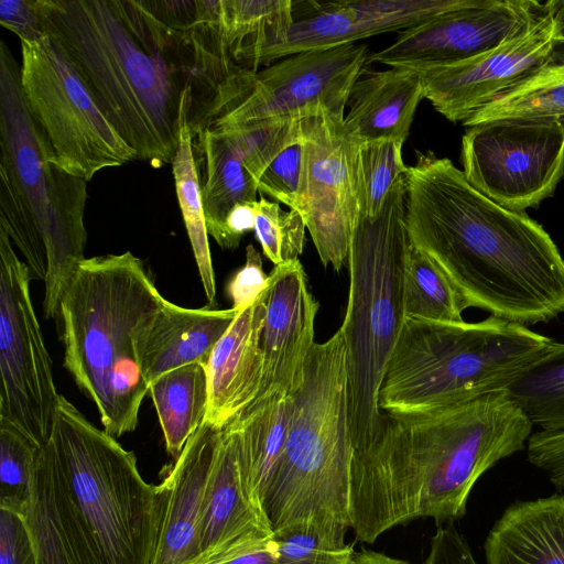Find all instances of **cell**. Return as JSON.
<instances>
[{"label":"cell","instance_id":"37","mask_svg":"<svg viewBox=\"0 0 564 564\" xmlns=\"http://www.w3.org/2000/svg\"><path fill=\"white\" fill-rule=\"evenodd\" d=\"M28 508L0 499V564H40Z\"/></svg>","mask_w":564,"mask_h":564},{"label":"cell","instance_id":"1","mask_svg":"<svg viewBox=\"0 0 564 564\" xmlns=\"http://www.w3.org/2000/svg\"><path fill=\"white\" fill-rule=\"evenodd\" d=\"M42 26L138 160L172 163L184 126L196 138L232 105L242 67L225 41L220 0L189 25L148 0H40Z\"/></svg>","mask_w":564,"mask_h":564},{"label":"cell","instance_id":"17","mask_svg":"<svg viewBox=\"0 0 564 564\" xmlns=\"http://www.w3.org/2000/svg\"><path fill=\"white\" fill-rule=\"evenodd\" d=\"M473 0H339L311 1L294 19L285 40L268 51L259 67L296 53L326 50L392 31H404Z\"/></svg>","mask_w":564,"mask_h":564},{"label":"cell","instance_id":"10","mask_svg":"<svg viewBox=\"0 0 564 564\" xmlns=\"http://www.w3.org/2000/svg\"><path fill=\"white\" fill-rule=\"evenodd\" d=\"M20 65L25 105L63 170L89 182L138 160L51 37L21 42Z\"/></svg>","mask_w":564,"mask_h":564},{"label":"cell","instance_id":"15","mask_svg":"<svg viewBox=\"0 0 564 564\" xmlns=\"http://www.w3.org/2000/svg\"><path fill=\"white\" fill-rule=\"evenodd\" d=\"M368 59V47L351 43L296 53L257 72L243 68L239 97L213 123L303 118L321 109L345 117Z\"/></svg>","mask_w":564,"mask_h":564},{"label":"cell","instance_id":"40","mask_svg":"<svg viewBox=\"0 0 564 564\" xmlns=\"http://www.w3.org/2000/svg\"><path fill=\"white\" fill-rule=\"evenodd\" d=\"M269 275L262 268L260 253L252 245L246 248V262L231 278L227 292L235 311L240 312L251 305L268 288Z\"/></svg>","mask_w":564,"mask_h":564},{"label":"cell","instance_id":"42","mask_svg":"<svg viewBox=\"0 0 564 564\" xmlns=\"http://www.w3.org/2000/svg\"><path fill=\"white\" fill-rule=\"evenodd\" d=\"M0 23L19 36L21 42H37L46 36L40 0H1Z\"/></svg>","mask_w":564,"mask_h":564},{"label":"cell","instance_id":"25","mask_svg":"<svg viewBox=\"0 0 564 564\" xmlns=\"http://www.w3.org/2000/svg\"><path fill=\"white\" fill-rule=\"evenodd\" d=\"M293 405L294 395L265 397L251 402L225 426L236 436L246 487L261 506L284 447Z\"/></svg>","mask_w":564,"mask_h":564},{"label":"cell","instance_id":"31","mask_svg":"<svg viewBox=\"0 0 564 564\" xmlns=\"http://www.w3.org/2000/svg\"><path fill=\"white\" fill-rule=\"evenodd\" d=\"M193 140L194 138L189 127L187 124L184 126L171 164L176 197L200 281L209 305H214L216 299V281Z\"/></svg>","mask_w":564,"mask_h":564},{"label":"cell","instance_id":"22","mask_svg":"<svg viewBox=\"0 0 564 564\" xmlns=\"http://www.w3.org/2000/svg\"><path fill=\"white\" fill-rule=\"evenodd\" d=\"M423 98V77L413 68L362 73L351 87L344 127L361 143L383 139L404 142Z\"/></svg>","mask_w":564,"mask_h":564},{"label":"cell","instance_id":"36","mask_svg":"<svg viewBox=\"0 0 564 564\" xmlns=\"http://www.w3.org/2000/svg\"><path fill=\"white\" fill-rule=\"evenodd\" d=\"M403 143L395 139L361 143L364 213L370 219L379 216L392 186L409 170L402 159Z\"/></svg>","mask_w":564,"mask_h":564},{"label":"cell","instance_id":"33","mask_svg":"<svg viewBox=\"0 0 564 564\" xmlns=\"http://www.w3.org/2000/svg\"><path fill=\"white\" fill-rule=\"evenodd\" d=\"M302 118L267 119L236 124L213 123L259 182L268 165L300 137Z\"/></svg>","mask_w":564,"mask_h":564},{"label":"cell","instance_id":"38","mask_svg":"<svg viewBox=\"0 0 564 564\" xmlns=\"http://www.w3.org/2000/svg\"><path fill=\"white\" fill-rule=\"evenodd\" d=\"M280 564H349L351 544L333 545L304 531L275 535Z\"/></svg>","mask_w":564,"mask_h":564},{"label":"cell","instance_id":"41","mask_svg":"<svg viewBox=\"0 0 564 564\" xmlns=\"http://www.w3.org/2000/svg\"><path fill=\"white\" fill-rule=\"evenodd\" d=\"M527 456L532 465L547 474L558 490L564 489V431L531 434Z\"/></svg>","mask_w":564,"mask_h":564},{"label":"cell","instance_id":"19","mask_svg":"<svg viewBox=\"0 0 564 564\" xmlns=\"http://www.w3.org/2000/svg\"><path fill=\"white\" fill-rule=\"evenodd\" d=\"M263 507L243 481L235 434L224 427L207 481L195 564H219L274 538Z\"/></svg>","mask_w":564,"mask_h":564},{"label":"cell","instance_id":"23","mask_svg":"<svg viewBox=\"0 0 564 564\" xmlns=\"http://www.w3.org/2000/svg\"><path fill=\"white\" fill-rule=\"evenodd\" d=\"M238 313L234 308H185L164 299L143 346L142 372L148 384L176 368L206 365Z\"/></svg>","mask_w":564,"mask_h":564},{"label":"cell","instance_id":"8","mask_svg":"<svg viewBox=\"0 0 564 564\" xmlns=\"http://www.w3.org/2000/svg\"><path fill=\"white\" fill-rule=\"evenodd\" d=\"M406 191L405 174L392 186L378 217L370 219L362 209L349 248V295L340 330L354 451L366 447L381 430L379 391L405 318L404 272L411 248Z\"/></svg>","mask_w":564,"mask_h":564},{"label":"cell","instance_id":"5","mask_svg":"<svg viewBox=\"0 0 564 564\" xmlns=\"http://www.w3.org/2000/svg\"><path fill=\"white\" fill-rule=\"evenodd\" d=\"M0 228L44 283L43 314L57 318L85 259L87 181L63 170L22 93L21 65L0 44Z\"/></svg>","mask_w":564,"mask_h":564},{"label":"cell","instance_id":"45","mask_svg":"<svg viewBox=\"0 0 564 564\" xmlns=\"http://www.w3.org/2000/svg\"><path fill=\"white\" fill-rule=\"evenodd\" d=\"M219 564H280L275 536L237 557Z\"/></svg>","mask_w":564,"mask_h":564},{"label":"cell","instance_id":"24","mask_svg":"<svg viewBox=\"0 0 564 564\" xmlns=\"http://www.w3.org/2000/svg\"><path fill=\"white\" fill-rule=\"evenodd\" d=\"M484 550L487 564H564V495L509 506Z\"/></svg>","mask_w":564,"mask_h":564},{"label":"cell","instance_id":"35","mask_svg":"<svg viewBox=\"0 0 564 564\" xmlns=\"http://www.w3.org/2000/svg\"><path fill=\"white\" fill-rule=\"evenodd\" d=\"M40 449L15 426L0 419V499L31 503Z\"/></svg>","mask_w":564,"mask_h":564},{"label":"cell","instance_id":"34","mask_svg":"<svg viewBox=\"0 0 564 564\" xmlns=\"http://www.w3.org/2000/svg\"><path fill=\"white\" fill-rule=\"evenodd\" d=\"M306 226L295 209L285 212L264 196L256 204L254 235L264 256L274 265L299 260L305 242Z\"/></svg>","mask_w":564,"mask_h":564},{"label":"cell","instance_id":"26","mask_svg":"<svg viewBox=\"0 0 564 564\" xmlns=\"http://www.w3.org/2000/svg\"><path fill=\"white\" fill-rule=\"evenodd\" d=\"M208 235L219 245L229 212L241 203L257 202L258 182L242 159L215 128L207 127L193 140Z\"/></svg>","mask_w":564,"mask_h":564},{"label":"cell","instance_id":"11","mask_svg":"<svg viewBox=\"0 0 564 564\" xmlns=\"http://www.w3.org/2000/svg\"><path fill=\"white\" fill-rule=\"evenodd\" d=\"M31 274L0 228V419L40 448L59 394L30 293Z\"/></svg>","mask_w":564,"mask_h":564},{"label":"cell","instance_id":"3","mask_svg":"<svg viewBox=\"0 0 564 564\" xmlns=\"http://www.w3.org/2000/svg\"><path fill=\"white\" fill-rule=\"evenodd\" d=\"M406 181L410 240L468 307L527 327L564 313V258L539 223L495 203L433 153L419 154Z\"/></svg>","mask_w":564,"mask_h":564},{"label":"cell","instance_id":"7","mask_svg":"<svg viewBox=\"0 0 564 564\" xmlns=\"http://www.w3.org/2000/svg\"><path fill=\"white\" fill-rule=\"evenodd\" d=\"M554 340L489 316L475 323L404 318L380 391L384 413H408L503 391Z\"/></svg>","mask_w":564,"mask_h":564},{"label":"cell","instance_id":"28","mask_svg":"<svg viewBox=\"0 0 564 564\" xmlns=\"http://www.w3.org/2000/svg\"><path fill=\"white\" fill-rule=\"evenodd\" d=\"M165 448L176 459L205 422L208 408L206 365L191 364L163 373L149 386Z\"/></svg>","mask_w":564,"mask_h":564},{"label":"cell","instance_id":"2","mask_svg":"<svg viewBox=\"0 0 564 564\" xmlns=\"http://www.w3.org/2000/svg\"><path fill=\"white\" fill-rule=\"evenodd\" d=\"M533 424L498 391L408 413H384L378 435L354 451L350 529L360 542L416 518L460 519L476 481L522 451Z\"/></svg>","mask_w":564,"mask_h":564},{"label":"cell","instance_id":"39","mask_svg":"<svg viewBox=\"0 0 564 564\" xmlns=\"http://www.w3.org/2000/svg\"><path fill=\"white\" fill-rule=\"evenodd\" d=\"M302 164L303 144L300 134L264 170L258 182L259 192L293 209L301 186Z\"/></svg>","mask_w":564,"mask_h":564},{"label":"cell","instance_id":"13","mask_svg":"<svg viewBox=\"0 0 564 564\" xmlns=\"http://www.w3.org/2000/svg\"><path fill=\"white\" fill-rule=\"evenodd\" d=\"M466 180L513 210L536 207L564 174V123L495 120L468 127L462 139Z\"/></svg>","mask_w":564,"mask_h":564},{"label":"cell","instance_id":"4","mask_svg":"<svg viewBox=\"0 0 564 564\" xmlns=\"http://www.w3.org/2000/svg\"><path fill=\"white\" fill-rule=\"evenodd\" d=\"M164 297L130 251L85 258L62 295L64 367L115 438L135 430L147 334Z\"/></svg>","mask_w":564,"mask_h":564},{"label":"cell","instance_id":"44","mask_svg":"<svg viewBox=\"0 0 564 564\" xmlns=\"http://www.w3.org/2000/svg\"><path fill=\"white\" fill-rule=\"evenodd\" d=\"M257 202L237 204L229 212L224 226L223 239L219 243L223 249H236L242 236L254 229Z\"/></svg>","mask_w":564,"mask_h":564},{"label":"cell","instance_id":"18","mask_svg":"<svg viewBox=\"0 0 564 564\" xmlns=\"http://www.w3.org/2000/svg\"><path fill=\"white\" fill-rule=\"evenodd\" d=\"M318 306L299 260L274 265L267 288L262 330L263 378L256 400L296 393L306 358L315 344L314 324Z\"/></svg>","mask_w":564,"mask_h":564},{"label":"cell","instance_id":"9","mask_svg":"<svg viewBox=\"0 0 564 564\" xmlns=\"http://www.w3.org/2000/svg\"><path fill=\"white\" fill-rule=\"evenodd\" d=\"M45 444L102 564H152L156 495L141 476L134 453L93 425L61 394Z\"/></svg>","mask_w":564,"mask_h":564},{"label":"cell","instance_id":"27","mask_svg":"<svg viewBox=\"0 0 564 564\" xmlns=\"http://www.w3.org/2000/svg\"><path fill=\"white\" fill-rule=\"evenodd\" d=\"M227 48L235 63L253 72L261 55L281 44L294 23L291 0H220Z\"/></svg>","mask_w":564,"mask_h":564},{"label":"cell","instance_id":"29","mask_svg":"<svg viewBox=\"0 0 564 564\" xmlns=\"http://www.w3.org/2000/svg\"><path fill=\"white\" fill-rule=\"evenodd\" d=\"M495 120L564 123V58L555 57L463 122L471 127Z\"/></svg>","mask_w":564,"mask_h":564},{"label":"cell","instance_id":"32","mask_svg":"<svg viewBox=\"0 0 564 564\" xmlns=\"http://www.w3.org/2000/svg\"><path fill=\"white\" fill-rule=\"evenodd\" d=\"M468 308L442 269L411 242L404 272V317L462 323Z\"/></svg>","mask_w":564,"mask_h":564},{"label":"cell","instance_id":"43","mask_svg":"<svg viewBox=\"0 0 564 564\" xmlns=\"http://www.w3.org/2000/svg\"><path fill=\"white\" fill-rule=\"evenodd\" d=\"M424 564H477L464 536L453 524L440 527L431 539Z\"/></svg>","mask_w":564,"mask_h":564},{"label":"cell","instance_id":"16","mask_svg":"<svg viewBox=\"0 0 564 564\" xmlns=\"http://www.w3.org/2000/svg\"><path fill=\"white\" fill-rule=\"evenodd\" d=\"M542 4L532 0H473L401 31L368 62L410 68L460 62L498 46L521 30Z\"/></svg>","mask_w":564,"mask_h":564},{"label":"cell","instance_id":"14","mask_svg":"<svg viewBox=\"0 0 564 564\" xmlns=\"http://www.w3.org/2000/svg\"><path fill=\"white\" fill-rule=\"evenodd\" d=\"M563 44L564 1L551 0L498 46L460 62L413 69L422 74L424 98L434 109L464 122L552 61Z\"/></svg>","mask_w":564,"mask_h":564},{"label":"cell","instance_id":"30","mask_svg":"<svg viewBox=\"0 0 564 564\" xmlns=\"http://www.w3.org/2000/svg\"><path fill=\"white\" fill-rule=\"evenodd\" d=\"M505 391L540 431H564V343L554 341Z\"/></svg>","mask_w":564,"mask_h":564},{"label":"cell","instance_id":"6","mask_svg":"<svg viewBox=\"0 0 564 564\" xmlns=\"http://www.w3.org/2000/svg\"><path fill=\"white\" fill-rule=\"evenodd\" d=\"M352 454L347 352L339 328L314 344L294 394L284 447L262 501L274 535L304 531L346 544Z\"/></svg>","mask_w":564,"mask_h":564},{"label":"cell","instance_id":"21","mask_svg":"<svg viewBox=\"0 0 564 564\" xmlns=\"http://www.w3.org/2000/svg\"><path fill=\"white\" fill-rule=\"evenodd\" d=\"M267 289L240 311L206 364L205 421L224 429L258 397L263 378L262 330Z\"/></svg>","mask_w":564,"mask_h":564},{"label":"cell","instance_id":"46","mask_svg":"<svg viewBox=\"0 0 564 564\" xmlns=\"http://www.w3.org/2000/svg\"><path fill=\"white\" fill-rule=\"evenodd\" d=\"M349 564H410L408 561L388 556L383 553L361 550L355 552Z\"/></svg>","mask_w":564,"mask_h":564},{"label":"cell","instance_id":"12","mask_svg":"<svg viewBox=\"0 0 564 564\" xmlns=\"http://www.w3.org/2000/svg\"><path fill=\"white\" fill-rule=\"evenodd\" d=\"M344 118L321 109L303 117L301 186L296 205L318 257L339 271L348 260L365 205L361 142L344 127Z\"/></svg>","mask_w":564,"mask_h":564},{"label":"cell","instance_id":"20","mask_svg":"<svg viewBox=\"0 0 564 564\" xmlns=\"http://www.w3.org/2000/svg\"><path fill=\"white\" fill-rule=\"evenodd\" d=\"M223 429L205 421L154 486L158 533L152 564H195L203 499Z\"/></svg>","mask_w":564,"mask_h":564}]
</instances>
